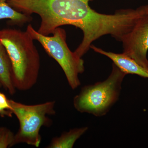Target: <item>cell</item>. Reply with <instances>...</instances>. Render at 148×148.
Segmentation results:
<instances>
[{
	"label": "cell",
	"instance_id": "obj_13",
	"mask_svg": "<svg viewBox=\"0 0 148 148\" xmlns=\"http://www.w3.org/2000/svg\"><path fill=\"white\" fill-rule=\"evenodd\" d=\"M12 114L13 113L11 111L4 110L0 107V116H1L3 117L5 116L11 117L12 116Z\"/></svg>",
	"mask_w": 148,
	"mask_h": 148
},
{
	"label": "cell",
	"instance_id": "obj_4",
	"mask_svg": "<svg viewBox=\"0 0 148 148\" xmlns=\"http://www.w3.org/2000/svg\"><path fill=\"white\" fill-rule=\"evenodd\" d=\"M11 111L19 122L18 132L14 136V145L24 143L38 147L41 142L40 130L43 126H49L51 120L48 116L55 114V101H48L28 105L9 100Z\"/></svg>",
	"mask_w": 148,
	"mask_h": 148
},
{
	"label": "cell",
	"instance_id": "obj_2",
	"mask_svg": "<svg viewBox=\"0 0 148 148\" xmlns=\"http://www.w3.org/2000/svg\"><path fill=\"white\" fill-rule=\"evenodd\" d=\"M126 74L114 64L107 79L85 86L74 97V108L78 112L96 117L104 116L119 99Z\"/></svg>",
	"mask_w": 148,
	"mask_h": 148
},
{
	"label": "cell",
	"instance_id": "obj_10",
	"mask_svg": "<svg viewBox=\"0 0 148 148\" xmlns=\"http://www.w3.org/2000/svg\"><path fill=\"white\" fill-rule=\"evenodd\" d=\"M15 135L5 127H0V148H7L14 145Z\"/></svg>",
	"mask_w": 148,
	"mask_h": 148
},
{
	"label": "cell",
	"instance_id": "obj_11",
	"mask_svg": "<svg viewBox=\"0 0 148 148\" xmlns=\"http://www.w3.org/2000/svg\"><path fill=\"white\" fill-rule=\"evenodd\" d=\"M0 107L4 110L11 111L12 108L9 102L8 99H7L4 93L1 92H0Z\"/></svg>",
	"mask_w": 148,
	"mask_h": 148
},
{
	"label": "cell",
	"instance_id": "obj_5",
	"mask_svg": "<svg viewBox=\"0 0 148 148\" xmlns=\"http://www.w3.org/2000/svg\"><path fill=\"white\" fill-rule=\"evenodd\" d=\"M123 53L148 70V9L122 38Z\"/></svg>",
	"mask_w": 148,
	"mask_h": 148
},
{
	"label": "cell",
	"instance_id": "obj_7",
	"mask_svg": "<svg viewBox=\"0 0 148 148\" xmlns=\"http://www.w3.org/2000/svg\"><path fill=\"white\" fill-rule=\"evenodd\" d=\"M0 84L11 95L16 92L12 79L10 59L5 48L0 44Z\"/></svg>",
	"mask_w": 148,
	"mask_h": 148
},
{
	"label": "cell",
	"instance_id": "obj_12",
	"mask_svg": "<svg viewBox=\"0 0 148 148\" xmlns=\"http://www.w3.org/2000/svg\"><path fill=\"white\" fill-rule=\"evenodd\" d=\"M90 8L89 4H88L84 8V9L82 13L80 15L79 18L78 22L77 24V26L76 27L77 28H79L80 29H82L84 24V14Z\"/></svg>",
	"mask_w": 148,
	"mask_h": 148
},
{
	"label": "cell",
	"instance_id": "obj_8",
	"mask_svg": "<svg viewBox=\"0 0 148 148\" xmlns=\"http://www.w3.org/2000/svg\"><path fill=\"white\" fill-rule=\"evenodd\" d=\"M88 128V127H77L64 132L59 137L53 138L47 148H73L77 140L86 132Z\"/></svg>",
	"mask_w": 148,
	"mask_h": 148
},
{
	"label": "cell",
	"instance_id": "obj_1",
	"mask_svg": "<svg viewBox=\"0 0 148 148\" xmlns=\"http://www.w3.org/2000/svg\"><path fill=\"white\" fill-rule=\"evenodd\" d=\"M34 40L27 31L10 29L0 31V44L10 59L14 85L21 91L32 88L38 77L40 59Z\"/></svg>",
	"mask_w": 148,
	"mask_h": 148
},
{
	"label": "cell",
	"instance_id": "obj_9",
	"mask_svg": "<svg viewBox=\"0 0 148 148\" xmlns=\"http://www.w3.org/2000/svg\"><path fill=\"white\" fill-rule=\"evenodd\" d=\"M10 19L14 25L22 26L33 20L31 15L19 12L14 9L7 2V0H0V20Z\"/></svg>",
	"mask_w": 148,
	"mask_h": 148
},
{
	"label": "cell",
	"instance_id": "obj_6",
	"mask_svg": "<svg viewBox=\"0 0 148 148\" xmlns=\"http://www.w3.org/2000/svg\"><path fill=\"white\" fill-rule=\"evenodd\" d=\"M90 48L95 52L108 57L113 62L114 64L126 75H136L148 78V70L124 53H116L105 51L93 45H90Z\"/></svg>",
	"mask_w": 148,
	"mask_h": 148
},
{
	"label": "cell",
	"instance_id": "obj_3",
	"mask_svg": "<svg viewBox=\"0 0 148 148\" xmlns=\"http://www.w3.org/2000/svg\"><path fill=\"white\" fill-rule=\"evenodd\" d=\"M26 31L33 39L40 44L47 53L60 65L72 89L77 88L81 85L79 75L84 71V61L74 51L70 50L66 42V31L59 27L56 29L53 36H45L40 34L31 24H29Z\"/></svg>",
	"mask_w": 148,
	"mask_h": 148
},
{
	"label": "cell",
	"instance_id": "obj_14",
	"mask_svg": "<svg viewBox=\"0 0 148 148\" xmlns=\"http://www.w3.org/2000/svg\"><path fill=\"white\" fill-rule=\"evenodd\" d=\"M1 87H2V86H1V84H0V88H1Z\"/></svg>",
	"mask_w": 148,
	"mask_h": 148
}]
</instances>
